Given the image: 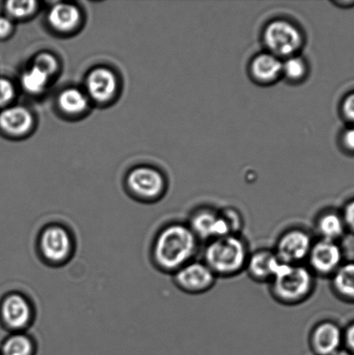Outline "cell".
Here are the masks:
<instances>
[{"instance_id": "cell-1", "label": "cell", "mask_w": 354, "mask_h": 355, "mask_svg": "<svg viewBox=\"0 0 354 355\" xmlns=\"http://www.w3.org/2000/svg\"><path fill=\"white\" fill-rule=\"evenodd\" d=\"M199 245V239L188 225L169 223L159 230L152 242V263L161 272L175 274L194 260Z\"/></svg>"}, {"instance_id": "cell-2", "label": "cell", "mask_w": 354, "mask_h": 355, "mask_svg": "<svg viewBox=\"0 0 354 355\" xmlns=\"http://www.w3.org/2000/svg\"><path fill=\"white\" fill-rule=\"evenodd\" d=\"M249 254L245 240L239 234H230L207 243L203 262L218 278L234 277L245 270Z\"/></svg>"}, {"instance_id": "cell-3", "label": "cell", "mask_w": 354, "mask_h": 355, "mask_svg": "<svg viewBox=\"0 0 354 355\" xmlns=\"http://www.w3.org/2000/svg\"><path fill=\"white\" fill-rule=\"evenodd\" d=\"M310 268L298 264H280L275 277L269 282V291L279 304L294 306L303 304L313 295L317 280Z\"/></svg>"}, {"instance_id": "cell-4", "label": "cell", "mask_w": 354, "mask_h": 355, "mask_svg": "<svg viewBox=\"0 0 354 355\" xmlns=\"http://www.w3.org/2000/svg\"><path fill=\"white\" fill-rule=\"evenodd\" d=\"M263 41L269 53L280 59L299 55L305 38L303 31L290 20L278 19L270 21L263 33Z\"/></svg>"}, {"instance_id": "cell-5", "label": "cell", "mask_w": 354, "mask_h": 355, "mask_svg": "<svg viewBox=\"0 0 354 355\" xmlns=\"http://www.w3.org/2000/svg\"><path fill=\"white\" fill-rule=\"evenodd\" d=\"M37 250L45 263L54 267L64 266L74 254V236L64 225H47L38 235Z\"/></svg>"}, {"instance_id": "cell-6", "label": "cell", "mask_w": 354, "mask_h": 355, "mask_svg": "<svg viewBox=\"0 0 354 355\" xmlns=\"http://www.w3.org/2000/svg\"><path fill=\"white\" fill-rule=\"evenodd\" d=\"M34 318V306L26 295L10 292L0 300V323L10 333L26 332Z\"/></svg>"}, {"instance_id": "cell-7", "label": "cell", "mask_w": 354, "mask_h": 355, "mask_svg": "<svg viewBox=\"0 0 354 355\" xmlns=\"http://www.w3.org/2000/svg\"><path fill=\"white\" fill-rule=\"evenodd\" d=\"M314 242L306 230L291 228L280 235L274 252L283 263L298 266L307 261Z\"/></svg>"}, {"instance_id": "cell-8", "label": "cell", "mask_w": 354, "mask_h": 355, "mask_svg": "<svg viewBox=\"0 0 354 355\" xmlns=\"http://www.w3.org/2000/svg\"><path fill=\"white\" fill-rule=\"evenodd\" d=\"M179 290L189 295H201L211 290L218 277L203 261H192L172 274Z\"/></svg>"}, {"instance_id": "cell-9", "label": "cell", "mask_w": 354, "mask_h": 355, "mask_svg": "<svg viewBox=\"0 0 354 355\" xmlns=\"http://www.w3.org/2000/svg\"><path fill=\"white\" fill-rule=\"evenodd\" d=\"M127 186L134 197L142 201L159 200L165 193L166 180L158 170L149 166H140L130 173Z\"/></svg>"}, {"instance_id": "cell-10", "label": "cell", "mask_w": 354, "mask_h": 355, "mask_svg": "<svg viewBox=\"0 0 354 355\" xmlns=\"http://www.w3.org/2000/svg\"><path fill=\"white\" fill-rule=\"evenodd\" d=\"M187 225L199 241L208 243L232 234L231 226L222 212L210 207H201L194 211Z\"/></svg>"}, {"instance_id": "cell-11", "label": "cell", "mask_w": 354, "mask_h": 355, "mask_svg": "<svg viewBox=\"0 0 354 355\" xmlns=\"http://www.w3.org/2000/svg\"><path fill=\"white\" fill-rule=\"evenodd\" d=\"M342 252L336 242L318 239L308 257V267L315 276H332L342 266Z\"/></svg>"}, {"instance_id": "cell-12", "label": "cell", "mask_w": 354, "mask_h": 355, "mask_svg": "<svg viewBox=\"0 0 354 355\" xmlns=\"http://www.w3.org/2000/svg\"><path fill=\"white\" fill-rule=\"evenodd\" d=\"M343 336L341 329L335 322H318L312 329L310 347L315 355H332L341 349Z\"/></svg>"}, {"instance_id": "cell-13", "label": "cell", "mask_w": 354, "mask_h": 355, "mask_svg": "<svg viewBox=\"0 0 354 355\" xmlns=\"http://www.w3.org/2000/svg\"><path fill=\"white\" fill-rule=\"evenodd\" d=\"M278 257L274 250L261 249L249 254L245 271L251 279L258 283H269L278 270L280 264Z\"/></svg>"}, {"instance_id": "cell-14", "label": "cell", "mask_w": 354, "mask_h": 355, "mask_svg": "<svg viewBox=\"0 0 354 355\" xmlns=\"http://www.w3.org/2000/svg\"><path fill=\"white\" fill-rule=\"evenodd\" d=\"M87 92L97 103H106L117 92L116 76L109 69L99 67L89 73L86 81Z\"/></svg>"}, {"instance_id": "cell-15", "label": "cell", "mask_w": 354, "mask_h": 355, "mask_svg": "<svg viewBox=\"0 0 354 355\" xmlns=\"http://www.w3.org/2000/svg\"><path fill=\"white\" fill-rule=\"evenodd\" d=\"M249 74L258 85H272L283 76V60L268 51L263 52L252 59Z\"/></svg>"}, {"instance_id": "cell-16", "label": "cell", "mask_w": 354, "mask_h": 355, "mask_svg": "<svg viewBox=\"0 0 354 355\" xmlns=\"http://www.w3.org/2000/svg\"><path fill=\"white\" fill-rule=\"evenodd\" d=\"M33 116L24 107H6L0 113V128L12 135L26 134L33 126Z\"/></svg>"}, {"instance_id": "cell-17", "label": "cell", "mask_w": 354, "mask_h": 355, "mask_svg": "<svg viewBox=\"0 0 354 355\" xmlns=\"http://www.w3.org/2000/svg\"><path fill=\"white\" fill-rule=\"evenodd\" d=\"M81 20V13L78 7L69 3H60L51 7L48 13V24L62 33L76 29Z\"/></svg>"}, {"instance_id": "cell-18", "label": "cell", "mask_w": 354, "mask_h": 355, "mask_svg": "<svg viewBox=\"0 0 354 355\" xmlns=\"http://www.w3.org/2000/svg\"><path fill=\"white\" fill-rule=\"evenodd\" d=\"M315 226L320 239L328 241L335 242L345 232L344 220L342 216L334 211H325L319 214Z\"/></svg>"}, {"instance_id": "cell-19", "label": "cell", "mask_w": 354, "mask_h": 355, "mask_svg": "<svg viewBox=\"0 0 354 355\" xmlns=\"http://www.w3.org/2000/svg\"><path fill=\"white\" fill-rule=\"evenodd\" d=\"M34 339L26 332L10 333L0 346V355H36Z\"/></svg>"}, {"instance_id": "cell-20", "label": "cell", "mask_w": 354, "mask_h": 355, "mask_svg": "<svg viewBox=\"0 0 354 355\" xmlns=\"http://www.w3.org/2000/svg\"><path fill=\"white\" fill-rule=\"evenodd\" d=\"M332 286L342 297L354 299V263L339 266L332 275Z\"/></svg>"}, {"instance_id": "cell-21", "label": "cell", "mask_w": 354, "mask_h": 355, "mask_svg": "<svg viewBox=\"0 0 354 355\" xmlns=\"http://www.w3.org/2000/svg\"><path fill=\"white\" fill-rule=\"evenodd\" d=\"M58 105L66 114H81L85 112L89 106L88 97L80 89H67L59 96Z\"/></svg>"}, {"instance_id": "cell-22", "label": "cell", "mask_w": 354, "mask_h": 355, "mask_svg": "<svg viewBox=\"0 0 354 355\" xmlns=\"http://www.w3.org/2000/svg\"><path fill=\"white\" fill-rule=\"evenodd\" d=\"M308 74V62L300 55H293L283 61V76L290 83H303Z\"/></svg>"}, {"instance_id": "cell-23", "label": "cell", "mask_w": 354, "mask_h": 355, "mask_svg": "<svg viewBox=\"0 0 354 355\" xmlns=\"http://www.w3.org/2000/svg\"><path fill=\"white\" fill-rule=\"evenodd\" d=\"M50 78V76L45 74L36 66L31 65L29 69L24 72L22 78H21V83L27 92L39 94L46 88Z\"/></svg>"}, {"instance_id": "cell-24", "label": "cell", "mask_w": 354, "mask_h": 355, "mask_svg": "<svg viewBox=\"0 0 354 355\" xmlns=\"http://www.w3.org/2000/svg\"><path fill=\"white\" fill-rule=\"evenodd\" d=\"M37 3L36 1H8L6 3V10L10 17L13 19H24L36 12Z\"/></svg>"}, {"instance_id": "cell-25", "label": "cell", "mask_w": 354, "mask_h": 355, "mask_svg": "<svg viewBox=\"0 0 354 355\" xmlns=\"http://www.w3.org/2000/svg\"><path fill=\"white\" fill-rule=\"evenodd\" d=\"M37 68L44 71L50 78L55 75L58 69V62L53 55L44 52L38 54L34 59L33 64Z\"/></svg>"}, {"instance_id": "cell-26", "label": "cell", "mask_w": 354, "mask_h": 355, "mask_svg": "<svg viewBox=\"0 0 354 355\" xmlns=\"http://www.w3.org/2000/svg\"><path fill=\"white\" fill-rule=\"evenodd\" d=\"M221 212L230 225L232 234H238V232L240 231L242 225H244L241 214L233 208L224 209Z\"/></svg>"}, {"instance_id": "cell-27", "label": "cell", "mask_w": 354, "mask_h": 355, "mask_svg": "<svg viewBox=\"0 0 354 355\" xmlns=\"http://www.w3.org/2000/svg\"><path fill=\"white\" fill-rule=\"evenodd\" d=\"M15 96V89L12 82L6 78H0V107L8 104Z\"/></svg>"}, {"instance_id": "cell-28", "label": "cell", "mask_w": 354, "mask_h": 355, "mask_svg": "<svg viewBox=\"0 0 354 355\" xmlns=\"http://www.w3.org/2000/svg\"><path fill=\"white\" fill-rule=\"evenodd\" d=\"M342 111L345 116L354 123V94L346 97L343 103Z\"/></svg>"}, {"instance_id": "cell-29", "label": "cell", "mask_w": 354, "mask_h": 355, "mask_svg": "<svg viewBox=\"0 0 354 355\" xmlns=\"http://www.w3.org/2000/svg\"><path fill=\"white\" fill-rule=\"evenodd\" d=\"M342 218L345 225H348L354 231V200L346 205Z\"/></svg>"}, {"instance_id": "cell-30", "label": "cell", "mask_w": 354, "mask_h": 355, "mask_svg": "<svg viewBox=\"0 0 354 355\" xmlns=\"http://www.w3.org/2000/svg\"><path fill=\"white\" fill-rule=\"evenodd\" d=\"M13 23L8 17H0V37H6L12 33Z\"/></svg>"}, {"instance_id": "cell-31", "label": "cell", "mask_w": 354, "mask_h": 355, "mask_svg": "<svg viewBox=\"0 0 354 355\" xmlns=\"http://www.w3.org/2000/svg\"><path fill=\"white\" fill-rule=\"evenodd\" d=\"M342 142L346 148L354 151V128L344 132L342 135Z\"/></svg>"}, {"instance_id": "cell-32", "label": "cell", "mask_w": 354, "mask_h": 355, "mask_svg": "<svg viewBox=\"0 0 354 355\" xmlns=\"http://www.w3.org/2000/svg\"><path fill=\"white\" fill-rule=\"evenodd\" d=\"M345 340L348 349L354 352V324L350 326L345 334Z\"/></svg>"}, {"instance_id": "cell-33", "label": "cell", "mask_w": 354, "mask_h": 355, "mask_svg": "<svg viewBox=\"0 0 354 355\" xmlns=\"http://www.w3.org/2000/svg\"><path fill=\"white\" fill-rule=\"evenodd\" d=\"M332 355H352L351 353L349 352L348 350L339 349V350L336 351L334 354Z\"/></svg>"}]
</instances>
